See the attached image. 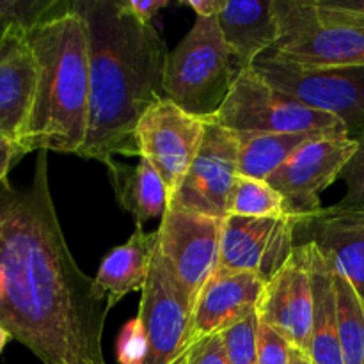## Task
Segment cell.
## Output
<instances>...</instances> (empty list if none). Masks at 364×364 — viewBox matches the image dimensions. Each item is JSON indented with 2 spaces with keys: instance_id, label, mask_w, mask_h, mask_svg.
<instances>
[{
  "instance_id": "6da1fadb",
  "label": "cell",
  "mask_w": 364,
  "mask_h": 364,
  "mask_svg": "<svg viewBox=\"0 0 364 364\" xmlns=\"http://www.w3.org/2000/svg\"><path fill=\"white\" fill-rule=\"evenodd\" d=\"M109 311L68 247L39 151L28 187L0 183V327L43 364H107Z\"/></svg>"
},
{
  "instance_id": "7a4b0ae2",
  "label": "cell",
  "mask_w": 364,
  "mask_h": 364,
  "mask_svg": "<svg viewBox=\"0 0 364 364\" xmlns=\"http://www.w3.org/2000/svg\"><path fill=\"white\" fill-rule=\"evenodd\" d=\"M89 45L87 134L77 156L109 164L139 156L135 130L146 110L166 98L167 48L155 25H144L119 0L73 2Z\"/></svg>"
},
{
  "instance_id": "3957f363",
  "label": "cell",
  "mask_w": 364,
  "mask_h": 364,
  "mask_svg": "<svg viewBox=\"0 0 364 364\" xmlns=\"http://www.w3.org/2000/svg\"><path fill=\"white\" fill-rule=\"evenodd\" d=\"M38 64L34 102L18 146L27 153L78 155L87 134L89 45L73 2L27 28Z\"/></svg>"
},
{
  "instance_id": "277c9868",
  "label": "cell",
  "mask_w": 364,
  "mask_h": 364,
  "mask_svg": "<svg viewBox=\"0 0 364 364\" xmlns=\"http://www.w3.org/2000/svg\"><path fill=\"white\" fill-rule=\"evenodd\" d=\"M231 60L217 18H196L187 36L167 53L166 98L201 119H210L223 107L237 75Z\"/></svg>"
},
{
  "instance_id": "5b68a950",
  "label": "cell",
  "mask_w": 364,
  "mask_h": 364,
  "mask_svg": "<svg viewBox=\"0 0 364 364\" xmlns=\"http://www.w3.org/2000/svg\"><path fill=\"white\" fill-rule=\"evenodd\" d=\"M235 134H347L338 117L309 109L287 92L274 87L255 68L237 70L230 92L213 117Z\"/></svg>"
},
{
  "instance_id": "8992f818",
  "label": "cell",
  "mask_w": 364,
  "mask_h": 364,
  "mask_svg": "<svg viewBox=\"0 0 364 364\" xmlns=\"http://www.w3.org/2000/svg\"><path fill=\"white\" fill-rule=\"evenodd\" d=\"M279 41L269 55L297 70L364 66V27L322 23L313 0H274Z\"/></svg>"
},
{
  "instance_id": "52a82bcc",
  "label": "cell",
  "mask_w": 364,
  "mask_h": 364,
  "mask_svg": "<svg viewBox=\"0 0 364 364\" xmlns=\"http://www.w3.org/2000/svg\"><path fill=\"white\" fill-rule=\"evenodd\" d=\"M256 71L267 82L309 109L331 114L358 139L364 130V66L333 70H297L262 55Z\"/></svg>"
},
{
  "instance_id": "ba28073f",
  "label": "cell",
  "mask_w": 364,
  "mask_h": 364,
  "mask_svg": "<svg viewBox=\"0 0 364 364\" xmlns=\"http://www.w3.org/2000/svg\"><path fill=\"white\" fill-rule=\"evenodd\" d=\"M240 141L235 132L206 119L201 148L169 199V208L224 220L230 213V199L238 171Z\"/></svg>"
},
{
  "instance_id": "9c48e42d",
  "label": "cell",
  "mask_w": 364,
  "mask_h": 364,
  "mask_svg": "<svg viewBox=\"0 0 364 364\" xmlns=\"http://www.w3.org/2000/svg\"><path fill=\"white\" fill-rule=\"evenodd\" d=\"M223 220L167 208L159 228V251L178 277L194 309L199 294L219 269Z\"/></svg>"
},
{
  "instance_id": "30bf717a",
  "label": "cell",
  "mask_w": 364,
  "mask_h": 364,
  "mask_svg": "<svg viewBox=\"0 0 364 364\" xmlns=\"http://www.w3.org/2000/svg\"><path fill=\"white\" fill-rule=\"evenodd\" d=\"M206 119L160 98L141 117L135 130L139 159H146L169 191V199L191 169L205 135Z\"/></svg>"
},
{
  "instance_id": "8fae6325",
  "label": "cell",
  "mask_w": 364,
  "mask_h": 364,
  "mask_svg": "<svg viewBox=\"0 0 364 364\" xmlns=\"http://www.w3.org/2000/svg\"><path fill=\"white\" fill-rule=\"evenodd\" d=\"M355 149L358 141L348 135H323L302 146L265 181L283 196L291 215L304 223L322 210L320 194L340 180Z\"/></svg>"
},
{
  "instance_id": "7c38bea8",
  "label": "cell",
  "mask_w": 364,
  "mask_h": 364,
  "mask_svg": "<svg viewBox=\"0 0 364 364\" xmlns=\"http://www.w3.org/2000/svg\"><path fill=\"white\" fill-rule=\"evenodd\" d=\"M297 217L256 219L228 215L223 220L220 269L251 272L269 283L297 247Z\"/></svg>"
},
{
  "instance_id": "4fadbf2b",
  "label": "cell",
  "mask_w": 364,
  "mask_h": 364,
  "mask_svg": "<svg viewBox=\"0 0 364 364\" xmlns=\"http://www.w3.org/2000/svg\"><path fill=\"white\" fill-rule=\"evenodd\" d=\"M139 318L148 340L146 364L173 363L187 343L192 308L160 251H156L148 283L142 290Z\"/></svg>"
},
{
  "instance_id": "5bb4252c",
  "label": "cell",
  "mask_w": 364,
  "mask_h": 364,
  "mask_svg": "<svg viewBox=\"0 0 364 364\" xmlns=\"http://www.w3.org/2000/svg\"><path fill=\"white\" fill-rule=\"evenodd\" d=\"M258 318L283 334L291 347L309 355L313 333V281L308 242L297 245L288 262L265 284Z\"/></svg>"
},
{
  "instance_id": "9a60e30c",
  "label": "cell",
  "mask_w": 364,
  "mask_h": 364,
  "mask_svg": "<svg viewBox=\"0 0 364 364\" xmlns=\"http://www.w3.org/2000/svg\"><path fill=\"white\" fill-rule=\"evenodd\" d=\"M265 284L256 274L219 267L203 288L192 309L187 343L212 334H223L230 327L258 313Z\"/></svg>"
},
{
  "instance_id": "2e32d148",
  "label": "cell",
  "mask_w": 364,
  "mask_h": 364,
  "mask_svg": "<svg viewBox=\"0 0 364 364\" xmlns=\"http://www.w3.org/2000/svg\"><path fill=\"white\" fill-rule=\"evenodd\" d=\"M38 64L27 28L11 25L0 41V137L16 142L34 102Z\"/></svg>"
},
{
  "instance_id": "e0dca14e",
  "label": "cell",
  "mask_w": 364,
  "mask_h": 364,
  "mask_svg": "<svg viewBox=\"0 0 364 364\" xmlns=\"http://www.w3.org/2000/svg\"><path fill=\"white\" fill-rule=\"evenodd\" d=\"M299 228L308 231V242L316 245L331 270L345 277L364 302V210L322 206Z\"/></svg>"
},
{
  "instance_id": "ac0fdd59",
  "label": "cell",
  "mask_w": 364,
  "mask_h": 364,
  "mask_svg": "<svg viewBox=\"0 0 364 364\" xmlns=\"http://www.w3.org/2000/svg\"><path fill=\"white\" fill-rule=\"evenodd\" d=\"M217 23L237 63V70L252 68L279 41L274 0L226 2L223 13L217 16Z\"/></svg>"
},
{
  "instance_id": "d6986e66",
  "label": "cell",
  "mask_w": 364,
  "mask_h": 364,
  "mask_svg": "<svg viewBox=\"0 0 364 364\" xmlns=\"http://www.w3.org/2000/svg\"><path fill=\"white\" fill-rule=\"evenodd\" d=\"M156 251L159 230L144 231L142 226H137L123 245L112 249L103 258L95 281L107 297L109 309L124 295L144 290Z\"/></svg>"
},
{
  "instance_id": "ffe728a7",
  "label": "cell",
  "mask_w": 364,
  "mask_h": 364,
  "mask_svg": "<svg viewBox=\"0 0 364 364\" xmlns=\"http://www.w3.org/2000/svg\"><path fill=\"white\" fill-rule=\"evenodd\" d=\"M105 166L117 205L134 217L137 226L162 219L169 208V191L148 160L139 159L135 166H127L114 159Z\"/></svg>"
},
{
  "instance_id": "44dd1931",
  "label": "cell",
  "mask_w": 364,
  "mask_h": 364,
  "mask_svg": "<svg viewBox=\"0 0 364 364\" xmlns=\"http://www.w3.org/2000/svg\"><path fill=\"white\" fill-rule=\"evenodd\" d=\"M308 245L313 281V333L309 358L313 364H345L338 333L333 270L316 245L313 242H308Z\"/></svg>"
},
{
  "instance_id": "7402d4cb",
  "label": "cell",
  "mask_w": 364,
  "mask_h": 364,
  "mask_svg": "<svg viewBox=\"0 0 364 364\" xmlns=\"http://www.w3.org/2000/svg\"><path fill=\"white\" fill-rule=\"evenodd\" d=\"M238 171L240 176L255 180H269L283 164H287L299 149L323 135V132H301V134H237ZM350 137V135H348Z\"/></svg>"
},
{
  "instance_id": "603a6c76",
  "label": "cell",
  "mask_w": 364,
  "mask_h": 364,
  "mask_svg": "<svg viewBox=\"0 0 364 364\" xmlns=\"http://www.w3.org/2000/svg\"><path fill=\"white\" fill-rule=\"evenodd\" d=\"M338 333L345 364H364V302L345 277L333 272Z\"/></svg>"
},
{
  "instance_id": "cb8c5ba5",
  "label": "cell",
  "mask_w": 364,
  "mask_h": 364,
  "mask_svg": "<svg viewBox=\"0 0 364 364\" xmlns=\"http://www.w3.org/2000/svg\"><path fill=\"white\" fill-rule=\"evenodd\" d=\"M228 215L256 217V219H288L291 215L283 196L265 180H255L238 174L230 199Z\"/></svg>"
},
{
  "instance_id": "d4e9b609",
  "label": "cell",
  "mask_w": 364,
  "mask_h": 364,
  "mask_svg": "<svg viewBox=\"0 0 364 364\" xmlns=\"http://www.w3.org/2000/svg\"><path fill=\"white\" fill-rule=\"evenodd\" d=\"M258 313L224 331V348L230 364H258Z\"/></svg>"
},
{
  "instance_id": "484cf974",
  "label": "cell",
  "mask_w": 364,
  "mask_h": 364,
  "mask_svg": "<svg viewBox=\"0 0 364 364\" xmlns=\"http://www.w3.org/2000/svg\"><path fill=\"white\" fill-rule=\"evenodd\" d=\"M60 6L63 2L57 0H0V21L31 28Z\"/></svg>"
},
{
  "instance_id": "4316f807",
  "label": "cell",
  "mask_w": 364,
  "mask_h": 364,
  "mask_svg": "<svg viewBox=\"0 0 364 364\" xmlns=\"http://www.w3.org/2000/svg\"><path fill=\"white\" fill-rule=\"evenodd\" d=\"M355 141H358V149L340 176L347 191L343 199L336 203L338 208L364 210V130Z\"/></svg>"
},
{
  "instance_id": "83f0119b",
  "label": "cell",
  "mask_w": 364,
  "mask_h": 364,
  "mask_svg": "<svg viewBox=\"0 0 364 364\" xmlns=\"http://www.w3.org/2000/svg\"><path fill=\"white\" fill-rule=\"evenodd\" d=\"M171 364H230L220 334L188 341Z\"/></svg>"
},
{
  "instance_id": "f1b7e54d",
  "label": "cell",
  "mask_w": 364,
  "mask_h": 364,
  "mask_svg": "<svg viewBox=\"0 0 364 364\" xmlns=\"http://www.w3.org/2000/svg\"><path fill=\"white\" fill-rule=\"evenodd\" d=\"M148 358V340L141 318L124 323L117 338V363L119 364H146Z\"/></svg>"
},
{
  "instance_id": "f546056e",
  "label": "cell",
  "mask_w": 364,
  "mask_h": 364,
  "mask_svg": "<svg viewBox=\"0 0 364 364\" xmlns=\"http://www.w3.org/2000/svg\"><path fill=\"white\" fill-rule=\"evenodd\" d=\"M322 23H347L364 27V0H313Z\"/></svg>"
},
{
  "instance_id": "4dcf8cb0",
  "label": "cell",
  "mask_w": 364,
  "mask_h": 364,
  "mask_svg": "<svg viewBox=\"0 0 364 364\" xmlns=\"http://www.w3.org/2000/svg\"><path fill=\"white\" fill-rule=\"evenodd\" d=\"M291 345L267 323L258 327V364H290Z\"/></svg>"
},
{
  "instance_id": "1f68e13d",
  "label": "cell",
  "mask_w": 364,
  "mask_h": 364,
  "mask_svg": "<svg viewBox=\"0 0 364 364\" xmlns=\"http://www.w3.org/2000/svg\"><path fill=\"white\" fill-rule=\"evenodd\" d=\"M121 7L127 11L130 16L141 21L144 25H153V20L159 14L160 9L169 7L167 0H119Z\"/></svg>"
},
{
  "instance_id": "d6a6232c",
  "label": "cell",
  "mask_w": 364,
  "mask_h": 364,
  "mask_svg": "<svg viewBox=\"0 0 364 364\" xmlns=\"http://www.w3.org/2000/svg\"><path fill=\"white\" fill-rule=\"evenodd\" d=\"M25 156V151L16 144V142L9 141V139L0 137V183L6 178H9V171L18 160Z\"/></svg>"
},
{
  "instance_id": "836d02e7",
  "label": "cell",
  "mask_w": 364,
  "mask_h": 364,
  "mask_svg": "<svg viewBox=\"0 0 364 364\" xmlns=\"http://www.w3.org/2000/svg\"><path fill=\"white\" fill-rule=\"evenodd\" d=\"M181 4L191 7L198 18H217L223 13L226 0H183Z\"/></svg>"
},
{
  "instance_id": "e575fe53",
  "label": "cell",
  "mask_w": 364,
  "mask_h": 364,
  "mask_svg": "<svg viewBox=\"0 0 364 364\" xmlns=\"http://www.w3.org/2000/svg\"><path fill=\"white\" fill-rule=\"evenodd\" d=\"M290 364H313L311 358L306 352L299 350V348L291 347L290 350Z\"/></svg>"
},
{
  "instance_id": "d590c367",
  "label": "cell",
  "mask_w": 364,
  "mask_h": 364,
  "mask_svg": "<svg viewBox=\"0 0 364 364\" xmlns=\"http://www.w3.org/2000/svg\"><path fill=\"white\" fill-rule=\"evenodd\" d=\"M11 340H13V336H11V334L7 333L6 329H2V327H0V352H2L4 348H6V345L9 343Z\"/></svg>"
},
{
  "instance_id": "8d00e7d4",
  "label": "cell",
  "mask_w": 364,
  "mask_h": 364,
  "mask_svg": "<svg viewBox=\"0 0 364 364\" xmlns=\"http://www.w3.org/2000/svg\"><path fill=\"white\" fill-rule=\"evenodd\" d=\"M9 27H11L9 23H4V21H0V41H2L4 34H6V32H7V28H9Z\"/></svg>"
}]
</instances>
